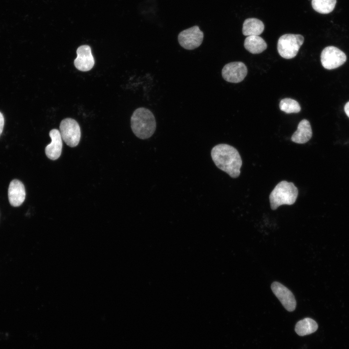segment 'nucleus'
Masks as SVG:
<instances>
[{
  "instance_id": "20e7f679",
  "label": "nucleus",
  "mask_w": 349,
  "mask_h": 349,
  "mask_svg": "<svg viewBox=\"0 0 349 349\" xmlns=\"http://www.w3.org/2000/svg\"><path fill=\"white\" fill-rule=\"evenodd\" d=\"M304 42V37L301 34H285L278 39L277 50L279 55L285 59L295 57Z\"/></svg>"
},
{
  "instance_id": "0eeeda50",
  "label": "nucleus",
  "mask_w": 349,
  "mask_h": 349,
  "mask_svg": "<svg viewBox=\"0 0 349 349\" xmlns=\"http://www.w3.org/2000/svg\"><path fill=\"white\" fill-rule=\"evenodd\" d=\"M204 38L203 32L198 26H194L181 31L178 35L179 45L187 50H192L199 47Z\"/></svg>"
},
{
  "instance_id": "1a4fd4ad",
  "label": "nucleus",
  "mask_w": 349,
  "mask_h": 349,
  "mask_svg": "<svg viewBox=\"0 0 349 349\" xmlns=\"http://www.w3.org/2000/svg\"><path fill=\"white\" fill-rule=\"evenodd\" d=\"M271 288L286 310L292 312L295 309L296 301L294 295L289 289L277 282H274L271 284Z\"/></svg>"
},
{
  "instance_id": "9b49d317",
  "label": "nucleus",
  "mask_w": 349,
  "mask_h": 349,
  "mask_svg": "<svg viewBox=\"0 0 349 349\" xmlns=\"http://www.w3.org/2000/svg\"><path fill=\"white\" fill-rule=\"evenodd\" d=\"M51 143L45 148L47 157L51 160H56L61 156L63 147V142L60 131L57 129H52L49 132Z\"/></svg>"
},
{
  "instance_id": "7ed1b4c3",
  "label": "nucleus",
  "mask_w": 349,
  "mask_h": 349,
  "mask_svg": "<svg viewBox=\"0 0 349 349\" xmlns=\"http://www.w3.org/2000/svg\"><path fill=\"white\" fill-rule=\"evenodd\" d=\"M298 195V189L293 183L286 181L280 182L271 192L270 196V208L276 209L283 205L295 203Z\"/></svg>"
},
{
  "instance_id": "423d86ee",
  "label": "nucleus",
  "mask_w": 349,
  "mask_h": 349,
  "mask_svg": "<svg viewBox=\"0 0 349 349\" xmlns=\"http://www.w3.org/2000/svg\"><path fill=\"white\" fill-rule=\"evenodd\" d=\"M321 63L324 68L331 70L343 64L347 60L345 53L334 46L324 48L320 56Z\"/></svg>"
},
{
  "instance_id": "9d476101",
  "label": "nucleus",
  "mask_w": 349,
  "mask_h": 349,
  "mask_svg": "<svg viewBox=\"0 0 349 349\" xmlns=\"http://www.w3.org/2000/svg\"><path fill=\"white\" fill-rule=\"evenodd\" d=\"M77 57L74 60V63L78 70L85 72L89 71L93 67L95 60L90 46H79L77 48Z\"/></svg>"
},
{
  "instance_id": "f8f14e48",
  "label": "nucleus",
  "mask_w": 349,
  "mask_h": 349,
  "mask_svg": "<svg viewBox=\"0 0 349 349\" xmlns=\"http://www.w3.org/2000/svg\"><path fill=\"white\" fill-rule=\"evenodd\" d=\"M8 199L13 206H18L24 201L26 196L25 189L23 183L17 179L12 180L9 186Z\"/></svg>"
},
{
  "instance_id": "ddd939ff",
  "label": "nucleus",
  "mask_w": 349,
  "mask_h": 349,
  "mask_svg": "<svg viewBox=\"0 0 349 349\" xmlns=\"http://www.w3.org/2000/svg\"><path fill=\"white\" fill-rule=\"evenodd\" d=\"M312 136V130L310 122L303 119L299 123L297 130L292 135L291 140L299 144L307 142Z\"/></svg>"
},
{
  "instance_id": "2eb2a0df",
  "label": "nucleus",
  "mask_w": 349,
  "mask_h": 349,
  "mask_svg": "<svg viewBox=\"0 0 349 349\" xmlns=\"http://www.w3.org/2000/svg\"><path fill=\"white\" fill-rule=\"evenodd\" d=\"M264 24L259 19L248 18L245 20L242 26V33L245 36L259 35L264 31Z\"/></svg>"
},
{
  "instance_id": "4468645a",
  "label": "nucleus",
  "mask_w": 349,
  "mask_h": 349,
  "mask_svg": "<svg viewBox=\"0 0 349 349\" xmlns=\"http://www.w3.org/2000/svg\"><path fill=\"white\" fill-rule=\"evenodd\" d=\"M246 49L252 54H259L264 51L267 48L265 41L259 35L247 36L244 43Z\"/></svg>"
},
{
  "instance_id": "6e6552de",
  "label": "nucleus",
  "mask_w": 349,
  "mask_h": 349,
  "mask_svg": "<svg viewBox=\"0 0 349 349\" xmlns=\"http://www.w3.org/2000/svg\"><path fill=\"white\" fill-rule=\"evenodd\" d=\"M247 68L241 62H231L222 69V75L226 81L238 83L242 81L247 74Z\"/></svg>"
},
{
  "instance_id": "f257e3e1",
  "label": "nucleus",
  "mask_w": 349,
  "mask_h": 349,
  "mask_svg": "<svg viewBox=\"0 0 349 349\" xmlns=\"http://www.w3.org/2000/svg\"><path fill=\"white\" fill-rule=\"evenodd\" d=\"M211 156L219 169L232 178L238 177L242 162L238 151L235 147L225 143L217 144L212 148Z\"/></svg>"
},
{
  "instance_id": "39448f33",
  "label": "nucleus",
  "mask_w": 349,
  "mask_h": 349,
  "mask_svg": "<svg viewBox=\"0 0 349 349\" xmlns=\"http://www.w3.org/2000/svg\"><path fill=\"white\" fill-rule=\"evenodd\" d=\"M60 132L62 140L68 146L71 147L76 146L79 143L81 131L78 122L71 118H66L60 124Z\"/></svg>"
},
{
  "instance_id": "a211bd4d",
  "label": "nucleus",
  "mask_w": 349,
  "mask_h": 349,
  "mask_svg": "<svg viewBox=\"0 0 349 349\" xmlns=\"http://www.w3.org/2000/svg\"><path fill=\"white\" fill-rule=\"evenodd\" d=\"M280 110L286 113H298L301 110L299 103L290 98L282 99L279 104Z\"/></svg>"
},
{
  "instance_id": "aec40b11",
  "label": "nucleus",
  "mask_w": 349,
  "mask_h": 349,
  "mask_svg": "<svg viewBox=\"0 0 349 349\" xmlns=\"http://www.w3.org/2000/svg\"><path fill=\"white\" fill-rule=\"evenodd\" d=\"M344 111L348 116V117L349 118V101H348L345 105L344 107Z\"/></svg>"
},
{
  "instance_id": "6ab92c4d",
  "label": "nucleus",
  "mask_w": 349,
  "mask_h": 349,
  "mask_svg": "<svg viewBox=\"0 0 349 349\" xmlns=\"http://www.w3.org/2000/svg\"><path fill=\"white\" fill-rule=\"evenodd\" d=\"M4 125V118L3 114L0 112V136L3 131V127Z\"/></svg>"
},
{
  "instance_id": "dca6fc26",
  "label": "nucleus",
  "mask_w": 349,
  "mask_h": 349,
  "mask_svg": "<svg viewBox=\"0 0 349 349\" xmlns=\"http://www.w3.org/2000/svg\"><path fill=\"white\" fill-rule=\"evenodd\" d=\"M318 328L317 323L313 319L304 318L299 321L295 326V332L300 336L310 334L316 332Z\"/></svg>"
},
{
  "instance_id": "f03ea898",
  "label": "nucleus",
  "mask_w": 349,
  "mask_h": 349,
  "mask_svg": "<svg viewBox=\"0 0 349 349\" xmlns=\"http://www.w3.org/2000/svg\"><path fill=\"white\" fill-rule=\"evenodd\" d=\"M131 129L138 138L144 140L154 133L156 122L154 115L148 109L140 107L136 109L131 116Z\"/></svg>"
},
{
  "instance_id": "f3484780",
  "label": "nucleus",
  "mask_w": 349,
  "mask_h": 349,
  "mask_svg": "<svg viewBox=\"0 0 349 349\" xmlns=\"http://www.w3.org/2000/svg\"><path fill=\"white\" fill-rule=\"evenodd\" d=\"M336 0H312L313 8L317 12L327 14L334 8Z\"/></svg>"
}]
</instances>
